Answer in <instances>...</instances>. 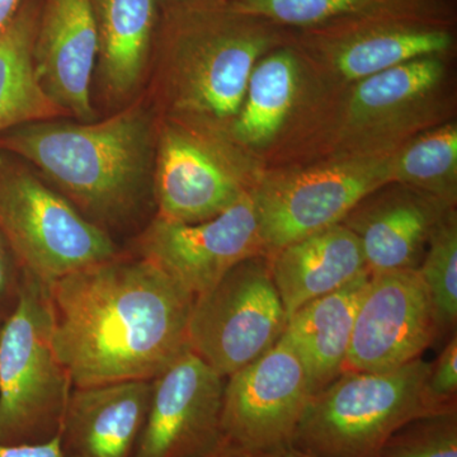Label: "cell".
Masks as SVG:
<instances>
[{
  "label": "cell",
  "instance_id": "cell-24",
  "mask_svg": "<svg viewBox=\"0 0 457 457\" xmlns=\"http://www.w3.org/2000/svg\"><path fill=\"white\" fill-rule=\"evenodd\" d=\"M390 180L457 207V120L417 135L390 155Z\"/></svg>",
  "mask_w": 457,
  "mask_h": 457
},
{
  "label": "cell",
  "instance_id": "cell-20",
  "mask_svg": "<svg viewBox=\"0 0 457 457\" xmlns=\"http://www.w3.org/2000/svg\"><path fill=\"white\" fill-rule=\"evenodd\" d=\"M98 35L95 79L111 104L134 98L152 68L159 0H92Z\"/></svg>",
  "mask_w": 457,
  "mask_h": 457
},
{
  "label": "cell",
  "instance_id": "cell-2",
  "mask_svg": "<svg viewBox=\"0 0 457 457\" xmlns=\"http://www.w3.org/2000/svg\"><path fill=\"white\" fill-rule=\"evenodd\" d=\"M156 132L152 104L137 101L101 121L59 117L18 126L0 134V149L29 164L111 234L154 203Z\"/></svg>",
  "mask_w": 457,
  "mask_h": 457
},
{
  "label": "cell",
  "instance_id": "cell-3",
  "mask_svg": "<svg viewBox=\"0 0 457 457\" xmlns=\"http://www.w3.org/2000/svg\"><path fill=\"white\" fill-rule=\"evenodd\" d=\"M294 35L228 4L161 12L150 102L156 116L228 141L255 64Z\"/></svg>",
  "mask_w": 457,
  "mask_h": 457
},
{
  "label": "cell",
  "instance_id": "cell-9",
  "mask_svg": "<svg viewBox=\"0 0 457 457\" xmlns=\"http://www.w3.org/2000/svg\"><path fill=\"white\" fill-rule=\"evenodd\" d=\"M71 389L54 347L46 287L23 273L16 306L0 332V444L55 437Z\"/></svg>",
  "mask_w": 457,
  "mask_h": 457
},
{
  "label": "cell",
  "instance_id": "cell-32",
  "mask_svg": "<svg viewBox=\"0 0 457 457\" xmlns=\"http://www.w3.org/2000/svg\"><path fill=\"white\" fill-rule=\"evenodd\" d=\"M197 457H261L248 453V451L240 449L237 445L231 444L227 438L222 437L216 446L212 450Z\"/></svg>",
  "mask_w": 457,
  "mask_h": 457
},
{
  "label": "cell",
  "instance_id": "cell-15",
  "mask_svg": "<svg viewBox=\"0 0 457 457\" xmlns=\"http://www.w3.org/2000/svg\"><path fill=\"white\" fill-rule=\"evenodd\" d=\"M438 341L428 291L418 270L370 276L343 371L384 372L420 359Z\"/></svg>",
  "mask_w": 457,
  "mask_h": 457
},
{
  "label": "cell",
  "instance_id": "cell-26",
  "mask_svg": "<svg viewBox=\"0 0 457 457\" xmlns=\"http://www.w3.org/2000/svg\"><path fill=\"white\" fill-rule=\"evenodd\" d=\"M399 0H228V7L303 31L342 18L368 13Z\"/></svg>",
  "mask_w": 457,
  "mask_h": 457
},
{
  "label": "cell",
  "instance_id": "cell-1",
  "mask_svg": "<svg viewBox=\"0 0 457 457\" xmlns=\"http://www.w3.org/2000/svg\"><path fill=\"white\" fill-rule=\"evenodd\" d=\"M46 290L54 347L74 387L153 380L189 348L194 295L140 255L99 262Z\"/></svg>",
  "mask_w": 457,
  "mask_h": 457
},
{
  "label": "cell",
  "instance_id": "cell-28",
  "mask_svg": "<svg viewBox=\"0 0 457 457\" xmlns=\"http://www.w3.org/2000/svg\"><path fill=\"white\" fill-rule=\"evenodd\" d=\"M423 396L429 411L457 408V336L447 339L440 356L429 366L423 384Z\"/></svg>",
  "mask_w": 457,
  "mask_h": 457
},
{
  "label": "cell",
  "instance_id": "cell-23",
  "mask_svg": "<svg viewBox=\"0 0 457 457\" xmlns=\"http://www.w3.org/2000/svg\"><path fill=\"white\" fill-rule=\"evenodd\" d=\"M41 0H25L0 32V134L27 123L66 117L42 90L33 62Z\"/></svg>",
  "mask_w": 457,
  "mask_h": 457
},
{
  "label": "cell",
  "instance_id": "cell-29",
  "mask_svg": "<svg viewBox=\"0 0 457 457\" xmlns=\"http://www.w3.org/2000/svg\"><path fill=\"white\" fill-rule=\"evenodd\" d=\"M22 278V270L0 236V317L7 318L16 306Z\"/></svg>",
  "mask_w": 457,
  "mask_h": 457
},
{
  "label": "cell",
  "instance_id": "cell-22",
  "mask_svg": "<svg viewBox=\"0 0 457 457\" xmlns=\"http://www.w3.org/2000/svg\"><path fill=\"white\" fill-rule=\"evenodd\" d=\"M371 273L312 300L287 319L284 336L302 360L312 395L345 370L357 311Z\"/></svg>",
  "mask_w": 457,
  "mask_h": 457
},
{
  "label": "cell",
  "instance_id": "cell-14",
  "mask_svg": "<svg viewBox=\"0 0 457 457\" xmlns=\"http://www.w3.org/2000/svg\"><path fill=\"white\" fill-rule=\"evenodd\" d=\"M137 252L200 296L240 262L267 255L254 189L212 220L180 224L154 216L137 237Z\"/></svg>",
  "mask_w": 457,
  "mask_h": 457
},
{
  "label": "cell",
  "instance_id": "cell-10",
  "mask_svg": "<svg viewBox=\"0 0 457 457\" xmlns=\"http://www.w3.org/2000/svg\"><path fill=\"white\" fill-rule=\"evenodd\" d=\"M390 155L327 156L264 171L254 188L267 255L339 224L366 195L390 182Z\"/></svg>",
  "mask_w": 457,
  "mask_h": 457
},
{
  "label": "cell",
  "instance_id": "cell-17",
  "mask_svg": "<svg viewBox=\"0 0 457 457\" xmlns=\"http://www.w3.org/2000/svg\"><path fill=\"white\" fill-rule=\"evenodd\" d=\"M97 57L92 0H41L33 62L42 90L66 117L97 120L92 104Z\"/></svg>",
  "mask_w": 457,
  "mask_h": 457
},
{
  "label": "cell",
  "instance_id": "cell-31",
  "mask_svg": "<svg viewBox=\"0 0 457 457\" xmlns=\"http://www.w3.org/2000/svg\"><path fill=\"white\" fill-rule=\"evenodd\" d=\"M228 4V0H159L161 12L179 11V9H194L219 7Z\"/></svg>",
  "mask_w": 457,
  "mask_h": 457
},
{
  "label": "cell",
  "instance_id": "cell-25",
  "mask_svg": "<svg viewBox=\"0 0 457 457\" xmlns=\"http://www.w3.org/2000/svg\"><path fill=\"white\" fill-rule=\"evenodd\" d=\"M431 302L438 341L450 339L457 326V209L445 213L433 231L418 267Z\"/></svg>",
  "mask_w": 457,
  "mask_h": 457
},
{
  "label": "cell",
  "instance_id": "cell-27",
  "mask_svg": "<svg viewBox=\"0 0 457 457\" xmlns=\"http://www.w3.org/2000/svg\"><path fill=\"white\" fill-rule=\"evenodd\" d=\"M380 457H457V408L409 420L385 442Z\"/></svg>",
  "mask_w": 457,
  "mask_h": 457
},
{
  "label": "cell",
  "instance_id": "cell-30",
  "mask_svg": "<svg viewBox=\"0 0 457 457\" xmlns=\"http://www.w3.org/2000/svg\"><path fill=\"white\" fill-rule=\"evenodd\" d=\"M0 457H69L62 450V440L57 433L49 441L37 444L2 445Z\"/></svg>",
  "mask_w": 457,
  "mask_h": 457
},
{
  "label": "cell",
  "instance_id": "cell-18",
  "mask_svg": "<svg viewBox=\"0 0 457 457\" xmlns=\"http://www.w3.org/2000/svg\"><path fill=\"white\" fill-rule=\"evenodd\" d=\"M450 209L453 206L390 180L366 195L342 224L359 240L371 275L418 270L433 231Z\"/></svg>",
  "mask_w": 457,
  "mask_h": 457
},
{
  "label": "cell",
  "instance_id": "cell-35",
  "mask_svg": "<svg viewBox=\"0 0 457 457\" xmlns=\"http://www.w3.org/2000/svg\"><path fill=\"white\" fill-rule=\"evenodd\" d=\"M5 319L0 317V332H2L3 323H4Z\"/></svg>",
  "mask_w": 457,
  "mask_h": 457
},
{
  "label": "cell",
  "instance_id": "cell-8",
  "mask_svg": "<svg viewBox=\"0 0 457 457\" xmlns=\"http://www.w3.org/2000/svg\"><path fill=\"white\" fill-rule=\"evenodd\" d=\"M0 236L23 273L49 287L57 279L121 254L29 164L0 149Z\"/></svg>",
  "mask_w": 457,
  "mask_h": 457
},
{
  "label": "cell",
  "instance_id": "cell-5",
  "mask_svg": "<svg viewBox=\"0 0 457 457\" xmlns=\"http://www.w3.org/2000/svg\"><path fill=\"white\" fill-rule=\"evenodd\" d=\"M456 56L420 57L348 87L328 156L392 155L417 135L457 120Z\"/></svg>",
  "mask_w": 457,
  "mask_h": 457
},
{
  "label": "cell",
  "instance_id": "cell-16",
  "mask_svg": "<svg viewBox=\"0 0 457 457\" xmlns=\"http://www.w3.org/2000/svg\"><path fill=\"white\" fill-rule=\"evenodd\" d=\"M225 378L191 348L153 378L152 400L134 457H197L222 438Z\"/></svg>",
  "mask_w": 457,
  "mask_h": 457
},
{
  "label": "cell",
  "instance_id": "cell-21",
  "mask_svg": "<svg viewBox=\"0 0 457 457\" xmlns=\"http://www.w3.org/2000/svg\"><path fill=\"white\" fill-rule=\"evenodd\" d=\"M287 319L312 300L369 272L360 242L342 222L269 255Z\"/></svg>",
  "mask_w": 457,
  "mask_h": 457
},
{
  "label": "cell",
  "instance_id": "cell-19",
  "mask_svg": "<svg viewBox=\"0 0 457 457\" xmlns=\"http://www.w3.org/2000/svg\"><path fill=\"white\" fill-rule=\"evenodd\" d=\"M153 380L74 387L60 440L69 457H134L145 426Z\"/></svg>",
  "mask_w": 457,
  "mask_h": 457
},
{
  "label": "cell",
  "instance_id": "cell-33",
  "mask_svg": "<svg viewBox=\"0 0 457 457\" xmlns=\"http://www.w3.org/2000/svg\"><path fill=\"white\" fill-rule=\"evenodd\" d=\"M25 0H0V32L11 23Z\"/></svg>",
  "mask_w": 457,
  "mask_h": 457
},
{
  "label": "cell",
  "instance_id": "cell-34",
  "mask_svg": "<svg viewBox=\"0 0 457 457\" xmlns=\"http://www.w3.org/2000/svg\"><path fill=\"white\" fill-rule=\"evenodd\" d=\"M270 457H312L311 455H306V453H300V451L293 449V447H288L281 453H278V455L270 456Z\"/></svg>",
  "mask_w": 457,
  "mask_h": 457
},
{
  "label": "cell",
  "instance_id": "cell-7",
  "mask_svg": "<svg viewBox=\"0 0 457 457\" xmlns=\"http://www.w3.org/2000/svg\"><path fill=\"white\" fill-rule=\"evenodd\" d=\"M429 366L420 357L390 371H343L312 394L291 447L312 457H380L396 429L432 413L423 396Z\"/></svg>",
  "mask_w": 457,
  "mask_h": 457
},
{
  "label": "cell",
  "instance_id": "cell-11",
  "mask_svg": "<svg viewBox=\"0 0 457 457\" xmlns=\"http://www.w3.org/2000/svg\"><path fill=\"white\" fill-rule=\"evenodd\" d=\"M287 326L269 255L240 262L213 287L195 297L188 345L228 378L275 347Z\"/></svg>",
  "mask_w": 457,
  "mask_h": 457
},
{
  "label": "cell",
  "instance_id": "cell-4",
  "mask_svg": "<svg viewBox=\"0 0 457 457\" xmlns=\"http://www.w3.org/2000/svg\"><path fill=\"white\" fill-rule=\"evenodd\" d=\"M345 89L293 38L255 64L228 141L262 173L327 158Z\"/></svg>",
  "mask_w": 457,
  "mask_h": 457
},
{
  "label": "cell",
  "instance_id": "cell-12",
  "mask_svg": "<svg viewBox=\"0 0 457 457\" xmlns=\"http://www.w3.org/2000/svg\"><path fill=\"white\" fill-rule=\"evenodd\" d=\"M262 174L230 141L158 119L156 218L180 224L212 220L253 191Z\"/></svg>",
  "mask_w": 457,
  "mask_h": 457
},
{
  "label": "cell",
  "instance_id": "cell-6",
  "mask_svg": "<svg viewBox=\"0 0 457 457\" xmlns=\"http://www.w3.org/2000/svg\"><path fill=\"white\" fill-rule=\"evenodd\" d=\"M294 41L329 82L348 88L420 57L457 55V0H404L295 31Z\"/></svg>",
  "mask_w": 457,
  "mask_h": 457
},
{
  "label": "cell",
  "instance_id": "cell-13",
  "mask_svg": "<svg viewBox=\"0 0 457 457\" xmlns=\"http://www.w3.org/2000/svg\"><path fill=\"white\" fill-rule=\"evenodd\" d=\"M312 398L299 354L285 338L225 378L221 433L253 455H278L293 445Z\"/></svg>",
  "mask_w": 457,
  "mask_h": 457
}]
</instances>
